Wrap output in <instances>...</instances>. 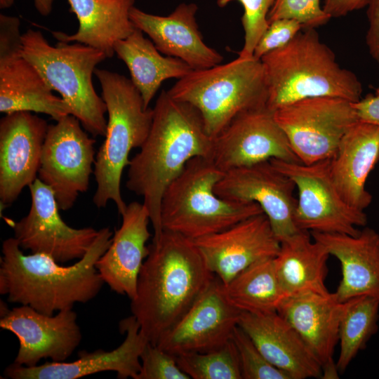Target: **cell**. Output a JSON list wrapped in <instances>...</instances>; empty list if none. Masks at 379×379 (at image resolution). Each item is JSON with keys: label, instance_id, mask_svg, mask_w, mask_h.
<instances>
[{"label": "cell", "instance_id": "25", "mask_svg": "<svg viewBox=\"0 0 379 379\" xmlns=\"http://www.w3.org/2000/svg\"><path fill=\"white\" fill-rule=\"evenodd\" d=\"M379 161V126L358 121L342 138L329 159L330 174L338 191L351 206L364 211L372 201L366 182Z\"/></svg>", "mask_w": 379, "mask_h": 379}, {"label": "cell", "instance_id": "30", "mask_svg": "<svg viewBox=\"0 0 379 379\" xmlns=\"http://www.w3.org/2000/svg\"><path fill=\"white\" fill-rule=\"evenodd\" d=\"M223 286L229 302L241 312H276L286 297L276 273L274 258L252 264Z\"/></svg>", "mask_w": 379, "mask_h": 379}, {"label": "cell", "instance_id": "37", "mask_svg": "<svg viewBox=\"0 0 379 379\" xmlns=\"http://www.w3.org/2000/svg\"><path fill=\"white\" fill-rule=\"evenodd\" d=\"M302 29L301 24L293 19H279L270 22L258 40L253 56L260 60L267 53L286 45Z\"/></svg>", "mask_w": 379, "mask_h": 379}, {"label": "cell", "instance_id": "16", "mask_svg": "<svg viewBox=\"0 0 379 379\" xmlns=\"http://www.w3.org/2000/svg\"><path fill=\"white\" fill-rule=\"evenodd\" d=\"M241 312L229 302L222 282L215 276L191 308L156 345L174 356L215 350L232 339Z\"/></svg>", "mask_w": 379, "mask_h": 379}, {"label": "cell", "instance_id": "22", "mask_svg": "<svg viewBox=\"0 0 379 379\" xmlns=\"http://www.w3.org/2000/svg\"><path fill=\"white\" fill-rule=\"evenodd\" d=\"M274 366L290 379L321 378V365L293 328L277 312H241L239 325Z\"/></svg>", "mask_w": 379, "mask_h": 379}, {"label": "cell", "instance_id": "33", "mask_svg": "<svg viewBox=\"0 0 379 379\" xmlns=\"http://www.w3.org/2000/svg\"><path fill=\"white\" fill-rule=\"evenodd\" d=\"M232 340L239 354L242 379H290L286 373L267 360L239 326L235 328Z\"/></svg>", "mask_w": 379, "mask_h": 379}, {"label": "cell", "instance_id": "19", "mask_svg": "<svg viewBox=\"0 0 379 379\" xmlns=\"http://www.w3.org/2000/svg\"><path fill=\"white\" fill-rule=\"evenodd\" d=\"M119 327L126 337L119 346L111 351H80L79 358L74 361H47L31 367L13 363L6 367L4 375L11 379H77L113 371L119 379H137L141 369L140 355L149 342L141 333L133 315L120 321Z\"/></svg>", "mask_w": 379, "mask_h": 379}, {"label": "cell", "instance_id": "42", "mask_svg": "<svg viewBox=\"0 0 379 379\" xmlns=\"http://www.w3.org/2000/svg\"><path fill=\"white\" fill-rule=\"evenodd\" d=\"M54 0H34V6L40 15H48L52 9Z\"/></svg>", "mask_w": 379, "mask_h": 379}, {"label": "cell", "instance_id": "1", "mask_svg": "<svg viewBox=\"0 0 379 379\" xmlns=\"http://www.w3.org/2000/svg\"><path fill=\"white\" fill-rule=\"evenodd\" d=\"M215 277L193 240L168 230L152 240L131 300L132 315L147 340L156 345Z\"/></svg>", "mask_w": 379, "mask_h": 379}, {"label": "cell", "instance_id": "14", "mask_svg": "<svg viewBox=\"0 0 379 379\" xmlns=\"http://www.w3.org/2000/svg\"><path fill=\"white\" fill-rule=\"evenodd\" d=\"M0 327L18 339L13 363L29 367L37 366L42 359L65 361L82 339L77 314L72 309L48 315L29 305L8 310L1 302Z\"/></svg>", "mask_w": 379, "mask_h": 379}, {"label": "cell", "instance_id": "27", "mask_svg": "<svg viewBox=\"0 0 379 379\" xmlns=\"http://www.w3.org/2000/svg\"><path fill=\"white\" fill-rule=\"evenodd\" d=\"M38 70L22 55L0 63V112H29L49 115L55 121L71 114Z\"/></svg>", "mask_w": 379, "mask_h": 379}, {"label": "cell", "instance_id": "23", "mask_svg": "<svg viewBox=\"0 0 379 379\" xmlns=\"http://www.w3.org/2000/svg\"><path fill=\"white\" fill-rule=\"evenodd\" d=\"M340 262L342 279L333 293L341 302L361 295L379 300V234L365 227L356 235L311 232Z\"/></svg>", "mask_w": 379, "mask_h": 379}, {"label": "cell", "instance_id": "10", "mask_svg": "<svg viewBox=\"0 0 379 379\" xmlns=\"http://www.w3.org/2000/svg\"><path fill=\"white\" fill-rule=\"evenodd\" d=\"M270 161L288 176L298 190L295 222L309 232L356 236L367 222L364 211L351 206L342 197L330 174L329 159L311 164L279 159Z\"/></svg>", "mask_w": 379, "mask_h": 379}, {"label": "cell", "instance_id": "15", "mask_svg": "<svg viewBox=\"0 0 379 379\" xmlns=\"http://www.w3.org/2000/svg\"><path fill=\"white\" fill-rule=\"evenodd\" d=\"M295 189L293 182L270 160L225 172L215 192L226 199L256 203L281 242L300 231L295 222Z\"/></svg>", "mask_w": 379, "mask_h": 379}, {"label": "cell", "instance_id": "34", "mask_svg": "<svg viewBox=\"0 0 379 379\" xmlns=\"http://www.w3.org/2000/svg\"><path fill=\"white\" fill-rule=\"evenodd\" d=\"M233 1H239L244 9L241 20L244 40L239 56L252 57L258 40L269 26L268 15L275 0H218V4L223 7Z\"/></svg>", "mask_w": 379, "mask_h": 379}, {"label": "cell", "instance_id": "28", "mask_svg": "<svg viewBox=\"0 0 379 379\" xmlns=\"http://www.w3.org/2000/svg\"><path fill=\"white\" fill-rule=\"evenodd\" d=\"M329 255L307 231L300 230L280 242L274 262L285 295L304 291L328 294L325 279Z\"/></svg>", "mask_w": 379, "mask_h": 379}, {"label": "cell", "instance_id": "35", "mask_svg": "<svg viewBox=\"0 0 379 379\" xmlns=\"http://www.w3.org/2000/svg\"><path fill=\"white\" fill-rule=\"evenodd\" d=\"M331 18L320 6V0H275L268 15L269 23L279 19H293L298 21L302 29H316Z\"/></svg>", "mask_w": 379, "mask_h": 379}, {"label": "cell", "instance_id": "3", "mask_svg": "<svg viewBox=\"0 0 379 379\" xmlns=\"http://www.w3.org/2000/svg\"><path fill=\"white\" fill-rule=\"evenodd\" d=\"M112 236L109 227L99 230L86 253L70 266H62L45 254L25 255L15 238L5 239L0 293L6 295L10 302L29 305L48 315L89 302L104 284L96 262L110 246Z\"/></svg>", "mask_w": 379, "mask_h": 379}, {"label": "cell", "instance_id": "18", "mask_svg": "<svg viewBox=\"0 0 379 379\" xmlns=\"http://www.w3.org/2000/svg\"><path fill=\"white\" fill-rule=\"evenodd\" d=\"M48 125L29 112L6 114L0 120V203L13 204L37 178Z\"/></svg>", "mask_w": 379, "mask_h": 379}, {"label": "cell", "instance_id": "8", "mask_svg": "<svg viewBox=\"0 0 379 379\" xmlns=\"http://www.w3.org/2000/svg\"><path fill=\"white\" fill-rule=\"evenodd\" d=\"M22 38V55L60 95L70 114L92 135L105 136L107 107L92 78L96 66L107 58L105 54L80 43L58 41L53 46L39 30L28 29Z\"/></svg>", "mask_w": 379, "mask_h": 379}, {"label": "cell", "instance_id": "11", "mask_svg": "<svg viewBox=\"0 0 379 379\" xmlns=\"http://www.w3.org/2000/svg\"><path fill=\"white\" fill-rule=\"evenodd\" d=\"M86 132L72 114L48 127L38 178L51 188L62 211L72 208L79 194L89 187L95 140Z\"/></svg>", "mask_w": 379, "mask_h": 379}, {"label": "cell", "instance_id": "38", "mask_svg": "<svg viewBox=\"0 0 379 379\" xmlns=\"http://www.w3.org/2000/svg\"><path fill=\"white\" fill-rule=\"evenodd\" d=\"M20 21L14 16L0 15V63L22 55Z\"/></svg>", "mask_w": 379, "mask_h": 379}, {"label": "cell", "instance_id": "24", "mask_svg": "<svg viewBox=\"0 0 379 379\" xmlns=\"http://www.w3.org/2000/svg\"><path fill=\"white\" fill-rule=\"evenodd\" d=\"M333 293L304 291L286 296L277 313L296 331L321 366L334 361L338 330L346 308Z\"/></svg>", "mask_w": 379, "mask_h": 379}, {"label": "cell", "instance_id": "13", "mask_svg": "<svg viewBox=\"0 0 379 379\" xmlns=\"http://www.w3.org/2000/svg\"><path fill=\"white\" fill-rule=\"evenodd\" d=\"M210 158L224 173L271 159L300 162L267 106L234 118L213 138Z\"/></svg>", "mask_w": 379, "mask_h": 379}, {"label": "cell", "instance_id": "2", "mask_svg": "<svg viewBox=\"0 0 379 379\" xmlns=\"http://www.w3.org/2000/svg\"><path fill=\"white\" fill-rule=\"evenodd\" d=\"M213 138L199 112L161 91L153 107L149 134L128 164L127 189L142 199L154 230L163 232L160 208L163 194L186 164L198 157H211Z\"/></svg>", "mask_w": 379, "mask_h": 379}, {"label": "cell", "instance_id": "21", "mask_svg": "<svg viewBox=\"0 0 379 379\" xmlns=\"http://www.w3.org/2000/svg\"><path fill=\"white\" fill-rule=\"evenodd\" d=\"M122 221L112 236L107 250L96 262L104 283L115 293L131 300L136 295L138 276L149 254L147 242L151 236L148 211L142 203L127 204Z\"/></svg>", "mask_w": 379, "mask_h": 379}, {"label": "cell", "instance_id": "31", "mask_svg": "<svg viewBox=\"0 0 379 379\" xmlns=\"http://www.w3.org/2000/svg\"><path fill=\"white\" fill-rule=\"evenodd\" d=\"M379 300L361 295L347 301L338 330L340 351L336 366L344 372L378 331Z\"/></svg>", "mask_w": 379, "mask_h": 379}, {"label": "cell", "instance_id": "9", "mask_svg": "<svg viewBox=\"0 0 379 379\" xmlns=\"http://www.w3.org/2000/svg\"><path fill=\"white\" fill-rule=\"evenodd\" d=\"M274 117L301 163L331 159L348 129L359 121L352 102L335 97H312L284 105Z\"/></svg>", "mask_w": 379, "mask_h": 379}, {"label": "cell", "instance_id": "26", "mask_svg": "<svg viewBox=\"0 0 379 379\" xmlns=\"http://www.w3.org/2000/svg\"><path fill=\"white\" fill-rule=\"evenodd\" d=\"M69 11L79 21L72 34L53 32L58 41L80 43L96 48L112 58L114 45L135 29L130 18L135 0H67Z\"/></svg>", "mask_w": 379, "mask_h": 379}, {"label": "cell", "instance_id": "6", "mask_svg": "<svg viewBox=\"0 0 379 379\" xmlns=\"http://www.w3.org/2000/svg\"><path fill=\"white\" fill-rule=\"evenodd\" d=\"M223 174L210 157L191 159L163 194V230L196 240L263 213L256 203L219 197L215 187Z\"/></svg>", "mask_w": 379, "mask_h": 379}, {"label": "cell", "instance_id": "5", "mask_svg": "<svg viewBox=\"0 0 379 379\" xmlns=\"http://www.w3.org/2000/svg\"><path fill=\"white\" fill-rule=\"evenodd\" d=\"M94 74L101 86L108 119L105 140L95 156L93 202L100 208L112 201L121 215L127 207L121 191L123 171L129 164L130 152L140 148L149 134L153 108L145 107L140 92L125 76L98 68Z\"/></svg>", "mask_w": 379, "mask_h": 379}, {"label": "cell", "instance_id": "12", "mask_svg": "<svg viewBox=\"0 0 379 379\" xmlns=\"http://www.w3.org/2000/svg\"><path fill=\"white\" fill-rule=\"evenodd\" d=\"M28 187L31 195L29 212L12 226L20 247L32 253L49 255L60 264L83 258L98 230L69 226L60 215L53 190L38 178Z\"/></svg>", "mask_w": 379, "mask_h": 379}, {"label": "cell", "instance_id": "39", "mask_svg": "<svg viewBox=\"0 0 379 379\" xmlns=\"http://www.w3.org/2000/svg\"><path fill=\"white\" fill-rule=\"evenodd\" d=\"M367 16L369 25L366 44L371 56L379 62V0H369Z\"/></svg>", "mask_w": 379, "mask_h": 379}, {"label": "cell", "instance_id": "40", "mask_svg": "<svg viewBox=\"0 0 379 379\" xmlns=\"http://www.w3.org/2000/svg\"><path fill=\"white\" fill-rule=\"evenodd\" d=\"M358 119L379 126V94H368L359 101L352 102Z\"/></svg>", "mask_w": 379, "mask_h": 379}, {"label": "cell", "instance_id": "29", "mask_svg": "<svg viewBox=\"0 0 379 379\" xmlns=\"http://www.w3.org/2000/svg\"><path fill=\"white\" fill-rule=\"evenodd\" d=\"M143 34L135 28L127 38L118 41L114 49L128 67L130 79L148 108L164 81L180 79L192 69L178 58L162 54Z\"/></svg>", "mask_w": 379, "mask_h": 379}, {"label": "cell", "instance_id": "36", "mask_svg": "<svg viewBox=\"0 0 379 379\" xmlns=\"http://www.w3.org/2000/svg\"><path fill=\"white\" fill-rule=\"evenodd\" d=\"M141 369L137 379H190L179 367L175 357L147 343L140 355Z\"/></svg>", "mask_w": 379, "mask_h": 379}, {"label": "cell", "instance_id": "44", "mask_svg": "<svg viewBox=\"0 0 379 379\" xmlns=\"http://www.w3.org/2000/svg\"><path fill=\"white\" fill-rule=\"evenodd\" d=\"M375 92H376L375 93H378V94H379V84H378V87H377V88H376V90H375Z\"/></svg>", "mask_w": 379, "mask_h": 379}, {"label": "cell", "instance_id": "20", "mask_svg": "<svg viewBox=\"0 0 379 379\" xmlns=\"http://www.w3.org/2000/svg\"><path fill=\"white\" fill-rule=\"evenodd\" d=\"M197 11L195 3H181L168 15H158L133 6L130 18L162 54L184 61L192 69H201L220 64L223 56L204 42Z\"/></svg>", "mask_w": 379, "mask_h": 379}, {"label": "cell", "instance_id": "32", "mask_svg": "<svg viewBox=\"0 0 379 379\" xmlns=\"http://www.w3.org/2000/svg\"><path fill=\"white\" fill-rule=\"evenodd\" d=\"M179 367L193 379H242L239 354L231 339L206 352L175 356Z\"/></svg>", "mask_w": 379, "mask_h": 379}, {"label": "cell", "instance_id": "17", "mask_svg": "<svg viewBox=\"0 0 379 379\" xmlns=\"http://www.w3.org/2000/svg\"><path fill=\"white\" fill-rule=\"evenodd\" d=\"M193 241L208 269L224 285L252 264L274 258L280 248L263 213Z\"/></svg>", "mask_w": 379, "mask_h": 379}, {"label": "cell", "instance_id": "43", "mask_svg": "<svg viewBox=\"0 0 379 379\" xmlns=\"http://www.w3.org/2000/svg\"><path fill=\"white\" fill-rule=\"evenodd\" d=\"M14 3V0H0V8L5 9L10 8Z\"/></svg>", "mask_w": 379, "mask_h": 379}, {"label": "cell", "instance_id": "41", "mask_svg": "<svg viewBox=\"0 0 379 379\" xmlns=\"http://www.w3.org/2000/svg\"><path fill=\"white\" fill-rule=\"evenodd\" d=\"M369 0H325L324 11L331 18L344 16L368 5Z\"/></svg>", "mask_w": 379, "mask_h": 379}, {"label": "cell", "instance_id": "7", "mask_svg": "<svg viewBox=\"0 0 379 379\" xmlns=\"http://www.w3.org/2000/svg\"><path fill=\"white\" fill-rule=\"evenodd\" d=\"M167 91L199 112L212 138L239 114L267 106L268 98L263 65L253 56L192 69Z\"/></svg>", "mask_w": 379, "mask_h": 379}, {"label": "cell", "instance_id": "4", "mask_svg": "<svg viewBox=\"0 0 379 379\" xmlns=\"http://www.w3.org/2000/svg\"><path fill=\"white\" fill-rule=\"evenodd\" d=\"M266 74L267 107L272 111L312 97L361 98L362 86L350 70L341 67L315 28L302 29L284 46L260 59Z\"/></svg>", "mask_w": 379, "mask_h": 379}]
</instances>
